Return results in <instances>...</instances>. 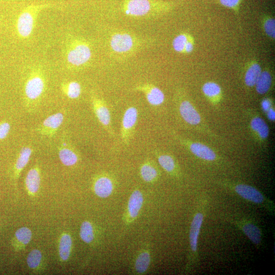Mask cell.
<instances>
[{
	"instance_id": "1",
	"label": "cell",
	"mask_w": 275,
	"mask_h": 275,
	"mask_svg": "<svg viewBox=\"0 0 275 275\" xmlns=\"http://www.w3.org/2000/svg\"><path fill=\"white\" fill-rule=\"evenodd\" d=\"M209 203L208 196L203 195L195 206L189 231V249L185 268L187 273L195 268L199 261V240Z\"/></svg>"
},
{
	"instance_id": "2",
	"label": "cell",
	"mask_w": 275,
	"mask_h": 275,
	"mask_svg": "<svg viewBox=\"0 0 275 275\" xmlns=\"http://www.w3.org/2000/svg\"><path fill=\"white\" fill-rule=\"evenodd\" d=\"M221 187L229 192L237 195L245 201L257 205L273 215L275 212V205L274 201L263 194L254 186L251 185L221 181L218 183Z\"/></svg>"
},
{
	"instance_id": "3",
	"label": "cell",
	"mask_w": 275,
	"mask_h": 275,
	"mask_svg": "<svg viewBox=\"0 0 275 275\" xmlns=\"http://www.w3.org/2000/svg\"><path fill=\"white\" fill-rule=\"evenodd\" d=\"M178 3L160 0H125L124 14L132 17H154L171 11Z\"/></svg>"
},
{
	"instance_id": "4",
	"label": "cell",
	"mask_w": 275,
	"mask_h": 275,
	"mask_svg": "<svg viewBox=\"0 0 275 275\" xmlns=\"http://www.w3.org/2000/svg\"><path fill=\"white\" fill-rule=\"evenodd\" d=\"M92 56L91 46L84 39L72 38L66 42L65 58L69 66L81 67L90 61Z\"/></svg>"
},
{
	"instance_id": "5",
	"label": "cell",
	"mask_w": 275,
	"mask_h": 275,
	"mask_svg": "<svg viewBox=\"0 0 275 275\" xmlns=\"http://www.w3.org/2000/svg\"><path fill=\"white\" fill-rule=\"evenodd\" d=\"M51 6L48 4H32L23 9L16 20V29L18 36L22 39L30 37L33 32L39 15Z\"/></svg>"
},
{
	"instance_id": "6",
	"label": "cell",
	"mask_w": 275,
	"mask_h": 275,
	"mask_svg": "<svg viewBox=\"0 0 275 275\" xmlns=\"http://www.w3.org/2000/svg\"><path fill=\"white\" fill-rule=\"evenodd\" d=\"M225 221L240 230L245 237L258 249L261 246L263 242L262 229L256 222L245 217H228Z\"/></svg>"
},
{
	"instance_id": "7",
	"label": "cell",
	"mask_w": 275,
	"mask_h": 275,
	"mask_svg": "<svg viewBox=\"0 0 275 275\" xmlns=\"http://www.w3.org/2000/svg\"><path fill=\"white\" fill-rule=\"evenodd\" d=\"M46 89L43 73L39 69L34 71L28 78L25 85V96L29 103L38 101Z\"/></svg>"
},
{
	"instance_id": "8",
	"label": "cell",
	"mask_w": 275,
	"mask_h": 275,
	"mask_svg": "<svg viewBox=\"0 0 275 275\" xmlns=\"http://www.w3.org/2000/svg\"><path fill=\"white\" fill-rule=\"evenodd\" d=\"M110 43L112 50L119 54H130L141 46L139 39L126 32L114 34L111 36Z\"/></svg>"
},
{
	"instance_id": "9",
	"label": "cell",
	"mask_w": 275,
	"mask_h": 275,
	"mask_svg": "<svg viewBox=\"0 0 275 275\" xmlns=\"http://www.w3.org/2000/svg\"><path fill=\"white\" fill-rule=\"evenodd\" d=\"M176 100L179 114L185 122L193 126L201 124V116L194 105L186 99L183 92H177Z\"/></svg>"
},
{
	"instance_id": "10",
	"label": "cell",
	"mask_w": 275,
	"mask_h": 275,
	"mask_svg": "<svg viewBox=\"0 0 275 275\" xmlns=\"http://www.w3.org/2000/svg\"><path fill=\"white\" fill-rule=\"evenodd\" d=\"M138 116V110L134 106L127 108L124 113L122 123L121 138L125 145H129L134 137Z\"/></svg>"
},
{
	"instance_id": "11",
	"label": "cell",
	"mask_w": 275,
	"mask_h": 275,
	"mask_svg": "<svg viewBox=\"0 0 275 275\" xmlns=\"http://www.w3.org/2000/svg\"><path fill=\"white\" fill-rule=\"evenodd\" d=\"M176 139L198 158L205 161L214 162L217 160L218 155L210 147L203 143L194 142L176 135Z\"/></svg>"
},
{
	"instance_id": "12",
	"label": "cell",
	"mask_w": 275,
	"mask_h": 275,
	"mask_svg": "<svg viewBox=\"0 0 275 275\" xmlns=\"http://www.w3.org/2000/svg\"><path fill=\"white\" fill-rule=\"evenodd\" d=\"M91 99L93 110L97 119L105 130L112 134L111 112L106 102L95 94L92 95Z\"/></svg>"
},
{
	"instance_id": "13",
	"label": "cell",
	"mask_w": 275,
	"mask_h": 275,
	"mask_svg": "<svg viewBox=\"0 0 275 275\" xmlns=\"http://www.w3.org/2000/svg\"><path fill=\"white\" fill-rule=\"evenodd\" d=\"M134 91L143 93L150 105L156 107L163 104L165 101L164 92L158 87L150 83H144L136 86Z\"/></svg>"
},
{
	"instance_id": "14",
	"label": "cell",
	"mask_w": 275,
	"mask_h": 275,
	"mask_svg": "<svg viewBox=\"0 0 275 275\" xmlns=\"http://www.w3.org/2000/svg\"><path fill=\"white\" fill-rule=\"evenodd\" d=\"M64 115L61 112L48 116L39 125L37 131L43 136L52 137L54 136L63 122Z\"/></svg>"
},
{
	"instance_id": "15",
	"label": "cell",
	"mask_w": 275,
	"mask_h": 275,
	"mask_svg": "<svg viewBox=\"0 0 275 275\" xmlns=\"http://www.w3.org/2000/svg\"><path fill=\"white\" fill-rule=\"evenodd\" d=\"M154 154L160 165L166 172L173 176H179L180 168L172 154L159 151H155Z\"/></svg>"
},
{
	"instance_id": "16",
	"label": "cell",
	"mask_w": 275,
	"mask_h": 275,
	"mask_svg": "<svg viewBox=\"0 0 275 275\" xmlns=\"http://www.w3.org/2000/svg\"><path fill=\"white\" fill-rule=\"evenodd\" d=\"M114 189V182L109 176L101 175L94 183V192L99 197L106 198L112 194Z\"/></svg>"
},
{
	"instance_id": "17",
	"label": "cell",
	"mask_w": 275,
	"mask_h": 275,
	"mask_svg": "<svg viewBox=\"0 0 275 275\" xmlns=\"http://www.w3.org/2000/svg\"><path fill=\"white\" fill-rule=\"evenodd\" d=\"M262 69L258 61L251 60L247 64L244 76L245 85L253 87L256 85L261 74Z\"/></svg>"
},
{
	"instance_id": "18",
	"label": "cell",
	"mask_w": 275,
	"mask_h": 275,
	"mask_svg": "<svg viewBox=\"0 0 275 275\" xmlns=\"http://www.w3.org/2000/svg\"><path fill=\"white\" fill-rule=\"evenodd\" d=\"M251 129L253 134L257 136L261 141H264L268 139L270 130L267 123L259 116H255L251 120Z\"/></svg>"
},
{
	"instance_id": "19",
	"label": "cell",
	"mask_w": 275,
	"mask_h": 275,
	"mask_svg": "<svg viewBox=\"0 0 275 275\" xmlns=\"http://www.w3.org/2000/svg\"><path fill=\"white\" fill-rule=\"evenodd\" d=\"M140 173L142 179L147 183H153L159 178L160 171L154 163L146 161L140 167Z\"/></svg>"
},
{
	"instance_id": "20",
	"label": "cell",
	"mask_w": 275,
	"mask_h": 275,
	"mask_svg": "<svg viewBox=\"0 0 275 275\" xmlns=\"http://www.w3.org/2000/svg\"><path fill=\"white\" fill-rule=\"evenodd\" d=\"M273 76L269 68L265 69L255 85L256 90L260 94H265L268 93L273 87Z\"/></svg>"
},
{
	"instance_id": "21",
	"label": "cell",
	"mask_w": 275,
	"mask_h": 275,
	"mask_svg": "<svg viewBox=\"0 0 275 275\" xmlns=\"http://www.w3.org/2000/svg\"><path fill=\"white\" fill-rule=\"evenodd\" d=\"M202 90L205 97L213 103H217L222 99V88L217 83L206 82L203 85Z\"/></svg>"
},
{
	"instance_id": "22",
	"label": "cell",
	"mask_w": 275,
	"mask_h": 275,
	"mask_svg": "<svg viewBox=\"0 0 275 275\" xmlns=\"http://www.w3.org/2000/svg\"><path fill=\"white\" fill-rule=\"evenodd\" d=\"M59 157L62 163L66 166H74L78 160V156L72 147L63 143L59 150Z\"/></svg>"
},
{
	"instance_id": "23",
	"label": "cell",
	"mask_w": 275,
	"mask_h": 275,
	"mask_svg": "<svg viewBox=\"0 0 275 275\" xmlns=\"http://www.w3.org/2000/svg\"><path fill=\"white\" fill-rule=\"evenodd\" d=\"M143 203V196L139 190H135L132 194L128 204L130 217L136 218L138 215Z\"/></svg>"
},
{
	"instance_id": "24",
	"label": "cell",
	"mask_w": 275,
	"mask_h": 275,
	"mask_svg": "<svg viewBox=\"0 0 275 275\" xmlns=\"http://www.w3.org/2000/svg\"><path fill=\"white\" fill-rule=\"evenodd\" d=\"M28 191L32 194L36 193L40 187L41 174L37 168L29 170L25 180Z\"/></svg>"
},
{
	"instance_id": "25",
	"label": "cell",
	"mask_w": 275,
	"mask_h": 275,
	"mask_svg": "<svg viewBox=\"0 0 275 275\" xmlns=\"http://www.w3.org/2000/svg\"><path fill=\"white\" fill-rule=\"evenodd\" d=\"M63 93L70 99H76L81 95L82 87L76 81L64 82L61 85Z\"/></svg>"
},
{
	"instance_id": "26",
	"label": "cell",
	"mask_w": 275,
	"mask_h": 275,
	"mask_svg": "<svg viewBox=\"0 0 275 275\" xmlns=\"http://www.w3.org/2000/svg\"><path fill=\"white\" fill-rule=\"evenodd\" d=\"M32 153L33 150L29 147H24L21 150L15 166L16 174L17 176L20 174L30 160Z\"/></svg>"
},
{
	"instance_id": "27",
	"label": "cell",
	"mask_w": 275,
	"mask_h": 275,
	"mask_svg": "<svg viewBox=\"0 0 275 275\" xmlns=\"http://www.w3.org/2000/svg\"><path fill=\"white\" fill-rule=\"evenodd\" d=\"M72 244V239L70 235L66 233L62 235L60 244V255L62 260L66 261L70 258Z\"/></svg>"
},
{
	"instance_id": "28",
	"label": "cell",
	"mask_w": 275,
	"mask_h": 275,
	"mask_svg": "<svg viewBox=\"0 0 275 275\" xmlns=\"http://www.w3.org/2000/svg\"><path fill=\"white\" fill-rule=\"evenodd\" d=\"M263 30L266 35L272 40L275 39V19L273 16L265 15L261 18Z\"/></svg>"
},
{
	"instance_id": "29",
	"label": "cell",
	"mask_w": 275,
	"mask_h": 275,
	"mask_svg": "<svg viewBox=\"0 0 275 275\" xmlns=\"http://www.w3.org/2000/svg\"><path fill=\"white\" fill-rule=\"evenodd\" d=\"M151 262L150 253L147 252L141 253L137 258L135 268L138 273H144L148 269Z\"/></svg>"
},
{
	"instance_id": "30",
	"label": "cell",
	"mask_w": 275,
	"mask_h": 275,
	"mask_svg": "<svg viewBox=\"0 0 275 275\" xmlns=\"http://www.w3.org/2000/svg\"><path fill=\"white\" fill-rule=\"evenodd\" d=\"M191 34L183 32L176 36L173 39L172 46L174 50L178 53L184 54L185 46L187 43Z\"/></svg>"
},
{
	"instance_id": "31",
	"label": "cell",
	"mask_w": 275,
	"mask_h": 275,
	"mask_svg": "<svg viewBox=\"0 0 275 275\" xmlns=\"http://www.w3.org/2000/svg\"><path fill=\"white\" fill-rule=\"evenodd\" d=\"M80 237L82 240L87 244H90L94 239V231L92 224L88 221H84L81 225Z\"/></svg>"
},
{
	"instance_id": "32",
	"label": "cell",
	"mask_w": 275,
	"mask_h": 275,
	"mask_svg": "<svg viewBox=\"0 0 275 275\" xmlns=\"http://www.w3.org/2000/svg\"><path fill=\"white\" fill-rule=\"evenodd\" d=\"M42 260V254L37 249H34L29 254L27 259L29 268L35 269L40 264Z\"/></svg>"
},
{
	"instance_id": "33",
	"label": "cell",
	"mask_w": 275,
	"mask_h": 275,
	"mask_svg": "<svg viewBox=\"0 0 275 275\" xmlns=\"http://www.w3.org/2000/svg\"><path fill=\"white\" fill-rule=\"evenodd\" d=\"M32 233L30 229L27 228H22L15 232L17 240L23 244H28L32 239Z\"/></svg>"
},
{
	"instance_id": "34",
	"label": "cell",
	"mask_w": 275,
	"mask_h": 275,
	"mask_svg": "<svg viewBox=\"0 0 275 275\" xmlns=\"http://www.w3.org/2000/svg\"><path fill=\"white\" fill-rule=\"evenodd\" d=\"M242 0H219L220 4L227 8L233 10L235 14H238Z\"/></svg>"
},
{
	"instance_id": "35",
	"label": "cell",
	"mask_w": 275,
	"mask_h": 275,
	"mask_svg": "<svg viewBox=\"0 0 275 275\" xmlns=\"http://www.w3.org/2000/svg\"><path fill=\"white\" fill-rule=\"evenodd\" d=\"M11 125L7 122H3L0 124V140H3L6 138L8 135Z\"/></svg>"
},
{
	"instance_id": "36",
	"label": "cell",
	"mask_w": 275,
	"mask_h": 275,
	"mask_svg": "<svg viewBox=\"0 0 275 275\" xmlns=\"http://www.w3.org/2000/svg\"><path fill=\"white\" fill-rule=\"evenodd\" d=\"M195 41L193 36L191 35L189 40L186 43L184 50V54H188L191 53L194 48Z\"/></svg>"
},
{
	"instance_id": "37",
	"label": "cell",
	"mask_w": 275,
	"mask_h": 275,
	"mask_svg": "<svg viewBox=\"0 0 275 275\" xmlns=\"http://www.w3.org/2000/svg\"><path fill=\"white\" fill-rule=\"evenodd\" d=\"M262 109L264 112H267L273 107V101L269 98L263 99L261 103Z\"/></svg>"
},
{
	"instance_id": "38",
	"label": "cell",
	"mask_w": 275,
	"mask_h": 275,
	"mask_svg": "<svg viewBox=\"0 0 275 275\" xmlns=\"http://www.w3.org/2000/svg\"><path fill=\"white\" fill-rule=\"evenodd\" d=\"M267 114L268 119L270 121H271L272 122L275 121V111L274 108H273V107H271V109H269L267 112Z\"/></svg>"
}]
</instances>
